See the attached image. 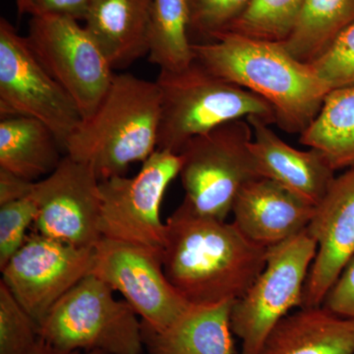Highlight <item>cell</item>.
Here are the masks:
<instances>
[{
    "mask_svg": "<svg viewBox=\"0 0 354 354\" xmlns=\"http://www.w3.org/2000/svg\"><path fill=\"white\" fill-rule=\"evenodd\" d=\"M165 225V276L193 306L235 301L267 264L269 248L249 241L234 223L197 215L184 203Z\"/></svg>",
    "mask_w": 354,
    "mask_h": 354,
    "instance_id": "cell-1",
    "label": "cell"
},
{
    "mask_svg": "<svg viewBox=\"0 0 354 354\" xmlns=\"http://www.w3.org/2000/svg\"><path fill=\"white\" fill-rule=\"evenodd\" d=\"M193 53L214 75L269 102L276 124L290 134L300 135L311 124L330 91L311 65L292 57L281 41L230 32L193 44Z\"/></svg>",
    "mask_w": 354,
    "mask_h": 354,
    "instance_id": "cell-2",
    "label": "cell"
},
{
    "mask_svg": "<svg viewBox=\"0 0 354 354\" xmlns=\"http://www.w3.org/2000/svg\"><path fill=\"white\" fill-rule=\"evenodd\" d=\"M160 94L157 83L129 73L114 74L94 113L65 144V155L86 162L100 180L125 176L158 149Z\"/></svg>",
    "mask_w": 354,
    "mask_h": 354,
    "instance_id": "cell-3",
    "label": "cell"
},
{
    "mask_svg": "<svg viewBox=\"0 0 354 354\" xmlns=\"http://www.w3.org/2000/svg\"><path fill=\"white\" fill-rule=\"evenodd\" d=\"M158 149L179 153L191 139L230 121L258 116L276 123L271 104L260 95L214 75L197 60L179 71L160 70Z\"/></svg>",
    "mask_w": 354,
    "mask_h": 354,
    "instance_id": "cell-4",
    "label": "cell"
},
{
    "mask_svg": "<svg viewBox=\"0 0 354 354\" xmlns=\"http://www.w3.org/2000/svg\"><path fill=\"white\" fill-rule=\"evenodd\" d=\"M113 291L90 272L53 305L39 325V337L64 351L142 354V324Z\"/></svg>",
    "mask_w": 354,
    "mask_h": 354,
    "instance_id": "cell-5",
    "label": "cell"
},
{
    "mask_svg": "<svg viewBox=\"0 0 354 354\" xmlns=\"http://www.w3.org/2000/svg\"><path fill=\"white\" fill-rule=\"evenodd\" d=\"M247 120L230 121L191 139L179 152L183 202L197 215L227 221L239 191L261 176Z\"/></svg>",
    "mask_w": 354,
    "mask_h": 354,
    "instance_id": "cell-6",
    "label": "cell"
},
{
    "mask_svg": "<svg viewBox=\"0 0 354 354\" xmlns=\"http://www.w3.org/2000/svg\"><path fill=\"white\" fill-rule=\"evenodd\" d=\"M317 241L304 230L268 251L267 264L230 310V329L241 339V354H258L277 324L302 298Z\"/></svg>",
    "mask_w": 354,
    "mask_h": 354,
    "instance_id": "cell-7",
    "label": "cell"
},
{
    "mask_svg": "<svg viewBox=\"0 0 354 354\" xmlns=\"http://www.w3.org/2000/svg\"><path fill=\"white\" fill-rule=\"evenodd\" d=\"M39 62L70 95L83 120L101 104L114 69L85 26L66 16H32L26 37Z\"/></svg>",
    "mask_w": 354,
    "mask_h": 354,
    "instance_id": "cell-8",
    "label": "cell"
},
{
    "mask_svg": "<svg viewBox=\"0 0 354 354\" xmlns=\"http://www.w3.org/2000/svg\"><path fill=\"white\" fill-rule=\"evenodd\" d=\"M133 177L100 183L102 237L128 242L162 254L167 225L160 218L165 190L181 167L179 153L157 149Z\"/></svg>",
    "mask_w": 354,
    "mask_h": 354,
    "instance_id": "cell-9",
    "label": "cell"
},
{
    "mask_svg": "<svg viewBox=\"0 0 354 354\" xmlns=\"http://www.w3.org/2000/svg\"><path fill=\"white\" fill-rule=\"evenodd\" d=\"M0 115L41 121L64 150L83 120L75 102L39 62L26 37L3 17L0 19Z\"/></svg>",
    "mask_w": 354,
    "mask_h": 354,
    "instance_id": "cell-10",
    "label": "cell"
},
{
    "mask_svg": "<svg viewBox=\"0 0 354 354\" xmlns=\"http://www.w3.org/2000/svg\"><path fill=\"white\" fill-rule=\"evenodd\" d=\"M92 274L120 291L142 323L160 332L193 306L165 276L162 254L102 237L95 247Z\"/></svg>",
    "mask_w": 354,
    "mask_h": 354,
    "instance_id": "cell-11",
    "label": "cell"
},
{
    "mask_svg": "<svg viewBox=\"0 0 354 354\" xmlns=\"http://www.w3.org/2000/svg\"><path fill=\"white\" fill-rule=\"evenodd\" d=\"M95 248L34 232L1 269L2 283L37 325L92 271Z\"/></svg>",
    "mask_w": 354,
    "mask_h": 354,
    "instance_id": "cell-12",
    "label": "cell"
},
{
    "mask_svg": "<svg viewBox=\"0 0 354 354\" xmlns=\"http://www.w3.org/2000/svg\"><path fill=\"white\" fill-rule=\"evenodd\" d=\"M100 183L90 165L64 155L55 171L34 184L32 195L39 207L35 232L95 248L102 237Z\"/></svg>",
    "mask_w": 354,
    "mask_h": 354,
    "instance_id": "cell-13",
    "label": "cell"
},
{
    "mask_svg": "<svg viewBox=\"0 0 354 354\" xmlns=\"http://www.w3.org/2000/svg\"><path fill=\"white\" fill-rule=\"evenodd\" d=\"M307 230L318 249L305 283L301 308L322 305L354 255V167L335 177Z\"/></svg>",
    "mask_w": 354,
    "mask_h": 354,
    "instance_id": "cell-14",
    "label": "cell"
},
{
    "mask_svg": "<svg viewBox=\"0 0 354 354\" xmlns=\"http://www.w3.org/2000/svg\"><path fill=\"white\" fill-rule=\"evenodd\" d=\"M316 206L267 177L253 179L235 198V227L249 241L272 247L308 227Z\"/></svg>",
    "mask_w": 354,
    "mask_h": 354,
    "instance_id": "cell-15",
    "label": "cell"
},
{
    "mask_svg": "<svg viewBox=\"0 0 354 354\" xmlns=\"http://www.w3.org/2000/svg\"><path fill=\"white\" fill-rule=\"evenodd\" d=\"M252 127L251 150L261 176L272 179L317 206L335 179V169L320 151H300L279 138L270 123L258 116L247 118Z\"/></svg>",
    "mask_w": 354,
    "mask_h": 354,
    "instance_id": "cell-16",
    "label": "cell"
},
{
    "mask_svg": "<svg viewBox=\"0 0 354 354\" xmlns=\"http://www.w3.org/2000/svg\"><path fill=\"white\" fill-rule=\"evenodd\" d=\"M153 0H92L85 28L114 70L149 53Z\"/></svg>",
    "mask_w": 354,
    "mask_h": 354,
    "instance_id": "cell-17",
    "label": "cell"
},
{
    "mask_svg": "<svg viewBox=\"0 0 354 354\" xmlns=\"http://www.w3.org/2000/svg\"><path fill=\"white\" fill-rule=\"evenodd\" d=\"M258 354H354V320L304 307L277 324Z\"/></svg>",
    "mask_w": 354,
    "mask_h": 354,
    "instance_id": "cell-18",
    "label": "cell"
},
{
    "mask_svg": "<svg viewBox=\"0 0 354 354\" xmlns=\"http://www.w3.org/2000/svg\"><path fill=\"white\" fill-rule=\"evenodd\" d=\"M234 302L192 306L160 332L141 322L144 346L149 354H234L230 329Z\"/></svg>",
    "mask_w": 354,
    "mask_h": 354,
    "instance_id": "cell-19",
    "label": "cell"
},
{
    "mask_svg": "<svg viewBox=\"0 0 354 354\" xmlns=\"http://www.w3.org/2000/svg\"><path fill=\"white\" fill-rule=\"evenodd\" d=\"M62 144L41 121L7 116L0 121V169L29 180L48 176L62 162Z\"/></svg>",
    "mask_w": 354,
    "mask_h": 354,
    "instance_id": "cell-20",
    "label": "cell"
},
{
    "mask_svg": "<svg viewBox=\"0 0 354 354\" xmlns=\"http://www.w3.org/2000/svg\"><path fill=\"white\" fill-rule=\"evenodd\" d=\"M299 142L320 151L335 171L354 167V86L328 93Z\"/></svg>",
    "mask_w": 354,
    "mask_h": 354,
    "instance_id": "cell-21",
    "label": "cell"
},
{
    "mask_svg": "<svg viewBox=\"0 0 354 354\" xmlns=\"http://www.w3.org/2000/svg\"><path fill=\"white\" fill-rule=\"evenodd\" d=\"M354 23V0H304L290 36L281 41L299 62L312 64Z\"/></svg>",
    "mask_w": 354,
    "mask_h": 354,
    "instance_id": "cell-22",
    "label": "cell"
},
{
    "mask_svg": "<svg viewBox=\"0 0 354 354\" xmlns=\"http://www.w3.org/2000/svg\"><path fill=\"white\" fill-rule=\"evenodd\" d=\"M187 0H153L149 60L160 70L179 71L195 60Z\"/></svg>",
    "mask_w": 354,
    "mask_h": 354,
    "instance_id": "cell-23",
    "label": "cell"
},
{
    "mask_svg": "<svg viewBox=\"0 0 354 354\" xmlns=\"http://www.w3.org/2000/svg\"><path fill=\"white\" fill-rule=\"evenodd\" d=\"M304 2V0H252L230 32L281 43L292 31Z\"/></svg>",
    "mask_w": 354,
    "mask_h": 354,
    "instance_id": "cell-24",
    "label": "cell"
},
{
    "mask_svg": "<svg viewBox=\"0 0 354 354\" xmlns=\"http://www.w3.org/2000/svg\"><path fill=\"white\" fill-rule=\"evenodd\" d=\"M192 44L209 43L230 31L252 0H187Z\"/></svg>",
    "mask_w": 354,
    "mask_h": 354,
    "instance_id": "cell-25",
    "label": "cell"
},
{
    "mask_svg": "<svg viewBox=\"0 0 354 354\" xmlns=\"http://www.w3.org/2000/svg\"><path fill=\"white\" fill-rule=\"evenodd\" d=\"M39 339V326L0 281V354H28Z\"/></svg>",
    "mask_w": 354,
    "mask_h": 354,
    "instance_id": "cell-26",
    "label": "cell"
},
{
    "mask_svg": "<svg viewBox=\"0 0 354 354\" xmlns=\"http://www.w3.org/2000/svg\"><path fill=\"white\" fill-rule=\"evenodd\" d=\"M38 213L32 195L0 205V269L25 243Z\"/></svg>",
    "mask_w": 354,
    "mask_h": 354,
    "instance_id": "cell-27",
    "label": "cell"
},
{
    "mask_svg": "<svg viewBox=\"0 0 354 354\" xmlns=\"http://www.w3.org/2000/svg\"><path fill=\"white\" fill-rule=\"evenodd\" d=\"M310 65L330 90L354 86V23Z\"/></svg>",
    "mask_w": 354,
    "mask_h": 354,
    "instance_id": "cell-28",
    "label": "cell"
},
{
    "mask_svg": "<svg viewBox=\"0 0 354 354\" xmlns=\"http://www.w3.org/2000/svg\"><path fill=\"white\" fill-rule=\"evenodd\" d=\"M322 306L335 315L354 320V255L328 291Z\"/></svg>",
    "mask_w": 354,
    "mask_h": 354,
    "instance_id": "cell-29",
    "label": "cell"
},
{
    "mask_svg": "<svg viewBox=\"0 0 354 354\" xmlns=\"http://www.w3.org/2000/svg\"><path fill=\"white\" fill-rule=\"evenodd\" d=\"M21 14L30 16H66L78 21L85 20L92 0H16Z\"/></svg>",
    "mask_w": 354,
    "mask_h": 354,
    "instance_id": "cell-30",
    "label": "cell"
},
{
    "mask_svg": "<svg viewBox=\"0 0 354 354\" xmlns=\"http://www.w3.org/2000/svg\"><path fill=\"white\" fill-rule=\"evenodd\" d=\"M36 181L0 169V205L32 195Z\"/></svg>",
    "mask_w": 354,
    "mask_h": 354,
    "instance_id": "cell-31",
    "label": "cell"
},
{
    "mask_svg": "<svg viewBox=\"0 0 354 354\" xmlns=\"http://www.w3.org/2000/svg\"><path fill=\"white\" fill-rule=\"evenodd\" d=\"M28 354H109L102 351H64V349H59L55 348V346H50L48 342L43 341L39 337L38 342L36 346L32 348V351Z\"/></svg>",
    "mask_w": 354,
    "mask_h": 354,
    "instance_id": "cell-32",
    "label": "cell"
}]
</instances>
